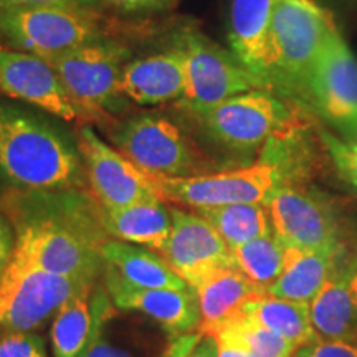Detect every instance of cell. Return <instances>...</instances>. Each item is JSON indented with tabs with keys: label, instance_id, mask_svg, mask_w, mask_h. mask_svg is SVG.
Instances as JSON below:
<instances>
[{
	"label": "cell",
	"instance_id": "6da1fadb",
	"mask_svg": "<svg viewBox=\"0 0 357 357\" xmlns=\"http://www.w3.org/2000/svg\"><path fill=\"white\" fill-rule=\"evenodd\" d=\"M0 211L15 229V260L84 281L105 268L102 207L83 189L3 192Z\"/></svg>",
	"mask_w": 357,
	"mask_h": 357
},
{
	"label": "cell",
	"instance_id": "7a4b0ae2",
	"mask_svg": "<svg viewBox=\"0 0 357 357\" xmlns=\"http://www.w3.org/2000/svg\"><path fill=\"white\" fill-rule=\"evenodd\" d=\"M307 118L278 134L260 159L230 171L190 177L151 176L159 199L194 211L231 204H266L281 187L306 184L312 171Z\"/></svg>",
	"mask_w": 357,
	"mask_h": 357
},
{
	"label": "cell",
	"instance_id": "3957f363",
	"mask_svg": "<svg viewBox=\"0 0 357 357\" xmlns=\"http://www.w3.org/2000/svg\"><path fill=\"white\" fill-rule=\"evenodd\" d=\"M78 146L30 111L0 100V187L13 190L83 189Z\"/></svg>",
	"mask_w": 357,
	"mask_h": 357
},
{
	"label": "cell",
	"instance_id": "277c9868",
	"mask_svg": "<svg viewBox=\"0 0 357 357\" xmlns=\"http://www.w3.org/2000/svg\"><path fill=\"white\" fill-rule=\"evenodd\" d=\"M336 30L333 15L318 0H273L266 83L276 95L305 108L307 77L324 43Z\"/></svg>",
	"mask_w": 357,
	"mask_h": 357
},
{
	"label": "cell",
	"instance_id": "5b68a950",
	"mask_svg": "<svg viewBox=\"0 0 357 357\" xmlns=\"http://www.w3.org/2000/svg\"><path fill=\"white\" fill-rule=\"evenodd\" d=\"M185 113L208 139L238 154L263 149L268 141L306 118L301 106H289L283 96L268 89H253Z\"/></svg>",
	"mask_w": 357,
	"mask_h": 357
},
{
	"label": "cell",
	"instance_id": "8992f818",
	"mask_svg": "<svg viewBox=\"0 0 357 357\" xmlns=\"http://www.w3.org/2000/svg\"><path fill=\"white\" fill-rule=\"evenodd\" d=\"M0 33L17 50L47 61L102 40L95 13L78 6L0 8Z\"/></svg>",
	"mask_w": 357,
	"mask_h": 357
},
{
	"label": "cell",
	"instance_id": "52a82bcc",
	"mask_svg": "<svg viewBox=\"0 0 357 357\" xmlns=\"http://www.w3.org/2000/svg\"><path fill=\"white\" fill-rule=\"evenodd\" d=\"M119 153L149 176H200L207 159L176 121L159 113H142L119 124L111 134Z\"/></svg>",
	"mask_w": 357,
	"mask_h": 357
},
{
	"label": "cell",
	"instance_id": "ba28073f",
	"mask_svg": "<svg viewBox=\"0 0 357 357\" xmlns=\"http://www.w3.org/2000/svg\"><path fill=\"white\" fill-rule=\"evenodd\" d=\"M177 50L184 56L185 93L178 106L184 111L211 108L253 89L271 88L252 73L234 52L218 47L200 32L189 30L177 38Z\"/></svg>",
	"mask_w": 357,
	"mask_h": 357
},
{
	"label": "cell",
	"instance_id": "9c48e42d",
	"mask_svg": "<svg viewBox=\"0 0 357 357\" xmlns=\"http://www.w3.org/2000/svg\"><path fill=\"white\" fill-rule=\"evenodd\" d=\"M131 52L121 43L98 40L48 61L71 100L89 119L105 121L119 109V82Z\"/></svg>",
	"mask_w": 357,
	"mask_h": 357
},
{
	"label": "cell",
	"instance_id": "30bf717a",
	"mask_svg": "<svg viewBox=\"0 0 357 357\" xmlns=\"http://www.w3.org/2000/svg\"><path fill=\"white\" fill-rule=\"evenodd\" d=\"M95 281L58 276L12 257L0 280V329L33 331L83 288Z\"/></svg>",
	"mask_w": 357,
	"mask_h": 357
},
{
	"label": "cell",
	"instance_id": "8fae6325",
	"mask_svg": "<svg viewBox=\"0 0 357 357\" xmlns=\"http://www.w3.org/2000/svg\"><path fill=\"white\" fill-rule=\"evenodd\" d=\"M273 235L284 247L344 250L339 213L328 195L305 184L276 190L266 202Z\"/></svg>",
	"mask_w": 357,
	"mask_h": 357
},
{
	"label": "cell",
	"instance_id": "7c38bea8",
	"mask_svg": "<svg viewBox=\"0 0 357 357\" xmlns=\"http://www.w3.org/2000/svg\"><path fill=\"white\" fill-rule=\"evenodd\" d=\"M305 108L312 109L342 137L357 136V58L339 29L316 58L305 89Z\"/></svg>",
	"mask_w": 357,
	"mask_h": 357
},
{
	"label": "cell",
	"instance_id": "4fadbf2b",
	"mask_svg": "<svg viewBox=\"0 0 357 357\" xmlns=\"http://www.w3.org/2000/svg\"><path fill=\"white\" fill-rule=\"evenodd\" d=\"M77 146L89 190L102 208L126 207L159 199L149 174L100 139L89 126L79 128Z\"/></svg>",
	"mask_w": 357,
	"mask_h": 357
},
{
	"label": "cell",
	"instance_id": "5bb4252c",
	"mask_svg": "<svg viewBox=\"0 0 357 357\" xmlns=\"http://www.w3.org/2000/svg\"><path fill=\"white\" fill-rule=\"evenodd\" d=\"M0 93L65 121H89L88 114L71 100L47 60L3 45H0Z\"/></svg>",
	"mask_w": 357,
	"mask_h": 357
},
{
	"label": "cell",
	"instance_id": "9a60e30c",
	"mask_svg": "<svg viewBox=\"0 0 357 357\" xmlns=\"http://www.w3.org/2000/svg\"><path fill=\"white\" fill-rule=\"evenodd\" d=\"M171 215L172 230L162 257L190 287L218 268L235 266L230 247L200 213L172 207Z\"/></svg>",
	"mask_w": 357,
	"mask_h": 357
},
{
	"label": "cell",
	"instance_id": "2e32d148",
	"mask_svg": "<svg viewBox=\"0 0 357 357\" xmlns=\"http://www.w3.org/2000/svg\"><path fill=\"white\" fill-rule=\"evenodd\" d=\"M105 281L116 310L149 316L174 337L190 334L202 324L197 294L192 288H132L109 276Z\"/></svg>",
	"mask_w": 357,
	"mask_h": 357
},
{
	"label": "cell",
	"instance_id": "e0dca14e",
	"mask_svg": "<svg viewBox=\"0 0 357 357\" xmlns=\"http://www.w3.org/2000/svg\"><path fill=\"white\" fill-rule=\"evenodd\" d=\"M121 95L137 105H162L182 100L185 93L184 56L177 48L128 61L124 66Z\"/></svg>",
	"mask_w": 357,
	"mask_h": 357
},
{
	"label": "cell",
	"instance_id": "ac0fdd59",
	"mask_svg": "<svg viewBox=\"0 0 357 357\" xmlns=\"http://www.w3.org/2000/svg\"><path fill=\"white\" fill-rule=\"evenodd\" d=\"M105 263V276L114 278L132 288H192L172 270L164 257L153 253L149 248L121 242L106 240L101 247Z\"/></svg>",
	"mask_w": 357,
	"mask_h": 357
},
{
	"label": "cell",
	"instance_id": "d6986e66",
	"mask_svg": "<svg viewBox=\"0 0 357 357\" xmlns=\"http://www.w3.org/2000/svg\"><path fill=\"white\" fill-rule=\"evenodd\" d=\"M192 289L197 294L204 334L242 314L245 305L253 298L266 294L236 266L218 268L192 284Z\"/></svg>",
	"mask_w": 357,
	"mask_h": 357
},
{
	"label": "cell",
	"instance_id": "ffe728a7",
	"mask_svg": "<svg viewBox=\"0 0 357 357\" xmlns=\"http://www.w3.org/2000/svg\"><path fill=\"white\" fill-rule=\"evenodd\" d=\"M344 250H300L287 247L284 266L280 278L266 294L281 300L310 305L339 263L344 261Z\"/></svg>",
	"mask_w": 357,
	"mask_h": 357
},
{
	"label": "cell",
	"instance_id": "44dd1931",
	"mask_svg": "<svg viewBox=\"0 0 357 357\" xmlns=\"http://www.w3.org/2000/svg\"><path fill=\"white\" fill-rule=\"evenodd\" d=\"M102 227L114 240L162 253L172 230L171 208L160 199L102 208Z\"/></svg>",
	"mask_w": 357,
	"mask_h": 357
},
{
	"label": "cell",
	"instance_id": "7402d4cb",
	"mask_svg": "<svg viewBox=\"0 0 357 357\" xmlns=\"http://www.w3.org/2000/svg\"><path fill=\"white\" fill-rule=\"evenodd\" d=\"M271 6L273 0H234L230 8L231 52L265 83Z\"/></svg>",
	"mask_w": 357,
	"mask_h": 357
},
{
	"label": "cell",
	"instance_id": "603a6c76",
	"mask_svg": "<svg viewBox=\"0 0 357 357\" xmlns=\"http://www.w3.org/2000/svg\"><path fill=\"white\" fill-rule=\"evenodd\" d=\"M344 261L334 268L310 303L311 324L318 339L354 342L357 339V310L347 287Z\"/></svg>",
	"mask_w": 357,
	"mask_h": 357
},
{
	"label": "cell",
	"instance_id": "cb8c5ba5",
	"mask_svg": "<svg viewBox=\"0 0 357 357\" xmlns=\"http://www.w3.org/2000/svg\"><path fill=\"white\" fill-rule=\"evenodd\" d=\"M91 291L93 287L83 288L56 311L52 324V347L55 357H79L88 346L106 289H98L93 298Z\"/></svg>",
	"mask_w": 357,
	"mask_h": 357
},
{
	"label": "cell",
	"instance_id": "d4e9b609",
	"mask_svg": "<svg viewBox=\"0 0 357 357\" xmlns=\"http://www.w3.org/2000/svg\"><path fill=\"white\" fill-rule=\"evenodd\" d=\"M242 314L293 342L296 347L310 344L318 339L311 324L310 305L305 303L261 294L245 305Z\"/></svg>",
	"mask_w": 357,
	"mask_h": 357
},
{
	"label": "cell",
	"instance_id": "484cf974",
	"mask_svg": "<svg viewBox=\"0 0 357 357\" xmlns=\"http://www.w3.org/2000/svg\"><path fill=\"white\" fill-rule=\"evenodd\" d=\"M230 248L273 235L266 204H231L197 211Z\"/></svg>",
	"mask_w": 357,
	"mask_h": 357
},
{
	"label": "cell",
	"instance_id": "4316f807",
	"mask_svg": "<svg viewBox=\"0 0 357 357\" xmlns=\"http://www.w3.org/2000/svg\"><path fill=\"white\" fill-rule=\"evenodd\" d=\"M230 250L235 266L265 291L283 271L287 247L275 235L261 236Z\"/></svg>",
	"mask_w": 357,
	"mask_h": 357
},
{
	"label": "cell",
	"instance_id": "83f0119b",
	"mask_svg": "<svg viewBox=\"0 0 357 357\" xmlns=\"http://www.w3.org/2000/svg\"><path fill=\"white\" fill-rule=\"evenodd\" d=\"M213 337H227L240 344L252 357H294L298 347L270 329L238 314L229 323L205 333Z\"/></svg>",
	"mask_w": 357,
	"mask_h": 357
},
{
	"label": "cell",
	"instance_id": "f1b7e54d",
	"mask_svg": "<svg viewBox=\"0 0 357 357\" xmlns=\"http://www.w3.org/2000/svg\"><path fill=\"white\" fill-rule=\"evenodd\" d=\"M114 310L116 307L113 301H111L108 291H105L101 298L100 311H98L95 331H93L88 346L84 347V351L79 354V357H137L132 351L116 344V342H113L106 336V323L114 316ZM200 337H202V333L185 334V336L177 337L174 341L171 351L164 357H187L190 354V351L194 349V346L197 344Z\"/></svg>",
	"mask_w": 357,
	"mask_h": 357
},
{
	"label": "cell",
	"instance_id": "f546056e",
	"mask_svg": "<svg viewBox=\"0 0 357 357\" xmlns=\"http://www.w3.org/2000/svg\"><path fill=\"white\" fill-rule=\"evenodd\" d=\"M319 137L337 176L357 192V136L339 137L326 129H319Z\"/></svg>",
	"mask_w": 357,
	"mask_h": 357
},
{
	"label": "cell",
	"instance_id": "4dcf8cb0",
	"mask_svg": "<svg viewBox=\"0 0 357 357\" xmlns=\"http://www.w3.org/2000/svg\"><path fill=\"white\" fill-rule=\"evenodd\" d=\"M0 357H47V351L38 334L12 331L0 337Z\"/></svg>",
	"mask_w": 357,
	"mask_h": 357
},
{
	"label": "cell",
	"instance_id": "1f68e13d",
	"mask_svg": "<svg viewBox=\"0 0 357 357\" xmlns=\"http://www.w3.org/2000/svg\"><path fill=\"white\" fill-rule=\"evenodd\" d=\"M294 357H357V342L316 339L310 344L298 347Z\"/></svg>",
	"mask_w": 357,
	"mask_h": 357
},
{
	"label": "cell",
	"instance_id": "d6a6232c",
	"mask_svg": "<svg viewBox=\"0 0 357 357\" xmlns=\"http://www.w3.org/2000/svg\"><path fill=\"white\" fill-rule=\"evenodd\" d=\"M15 250V229L6 213L0 211V280L6 273Z\"/></svg>",
	"mask_w": 357,
	"mask_h": 357
},
{
	"label": "cell",
	"instance_id": "836d02e7",
	"mask_svg": "<svg viewBox=\"0 0 357 357\" xmlns=\"http://www.w3.org/2000/svg\"><path fill=\"white\" fill-rule=\"evenodd\" d=\"M106 6L118 8L123 12H146V10H162L172 7L177 0H101Z\"/></svg>",
	"mask_w": 357,
	"mask_h": 357
},
{
	"label": "cell",
	"instance_id": "e575fe53",
	"mask_svg": "<svg viewBox=\"0 0 357 357\" xmlns=\"http://www.w3.org/2000/svg\"><path fill=\"white\" fill-rule=\"evenodd\" d=\"M93 0H0V8H25L43 6H78L88 7Z\"/></svg>",
	"mask_w": 357,
	"mask_h": 357
},
{
	"label": "cell",
	"instance_id": "d590c367",
	"mask_svg": "<svg viewBox=\"0 0 357 357\" xmlns=\"http://www.w3.org/2000/svg\"><path fill=\"white\" fill-rule=\"evenodd\" d=\"M218 354V344L215 337L211 334H204L199 339L197 344L194 346V349L190 351V354L187 357H217Z\"/></svg>",
	"mask_w": 357,
	"mask_h": 357
},
{
	"label": "cell",
	"instance_id": "8d00e7d4",
	"mask_svg": "<svg viewBox=\"0 0 357 357\" xmlns=\"http://www.w3.org/2000/svg\"><path fill=\"white\" fill-rule=\"evenodd\" d=\"M218 344L217 357H252L242 346L227 337H215Z\"/></svg>",
	"mask_w": 357,
	"mask_h": 357
},
{
	"label": "cell",
	"instance_id": "74e56055",
	"mask_svg": "<svg viewBox=\"0 0 357 357\" xmlns=\"http://www.w3.org/2000/svg\"><path fill=\"white\" fill-rule=\"evenodd\" d=\"M344 273L347 280V287H349L352 301H354L357 310V255L344 261Z\"/></svg>",
	"mask_w": 357,
	"mask_h": 357
},
{
	"label": "cell",
	"instance_id": "f35d334b",
	"mask_svg": "<svg viewBox=\"0 0 357 357\" xmlns=\"http://www.w3.org/2000/svg\"><path fill=\"white\" fill-rule=\"evenodd\" d=\"M356 342H357V339H356Z\"/></svg>",
	"mask_w": 357,
	"mask_h": 357
}]
</instances>
